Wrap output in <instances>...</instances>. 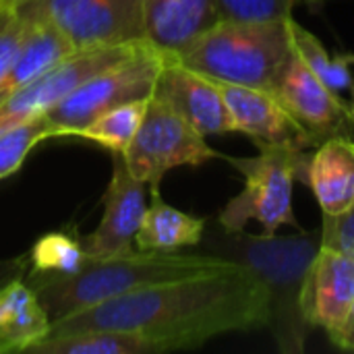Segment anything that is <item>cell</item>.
<instances>
[{"instance_id": "cell-15", "label": "cell", "mask_w": 354, "mask_h": 354, "mask_svg": "<svg viewBox=\"0 0 354 354\" xmlns=\"http://www.w3.org/2000/svg\"><path fill=\"white\" fill-rule=\"evenodd\" d=\"M218 21L214 0H143L145 39L166 54H178Z\"/></svg>"}, {"instance_id": "cell-14", "label": "cell", "mask_w": 354, "mask_h": 354, "mask_svg": "<svg viewBox=\"0 0 354 354\" xmlns=\"http://www.w3.org/2000/svg\"><path fill=\"white\" fill-rule=\"evenodd\" d=\"M354 301V259L319 247L313 257L303 292V309L311 328H324L332 338Z\"/></svg>"}, {"instance_id": "cell-5", "label": "cell", "mask_w": 354, "mask_h": 354, "mask_svg": "<svg viewBox=\"0 0 354 354\" xmlns=\"http://www.w3.org/2000/svg\"><path fill=\"white\" fill-rule=\"evenodd\" d=\"M259 156H222L245 176V189L232 197L216 222L226 230H245L249 222H259L266 234H276L282 226L301 228L295 216V183H305L309 153L292 145L257 143Z\"/></svg>"}, {"instance_id": "cell-28", "label": "cell", "mask_w": 354, "mask_h": 354, "mask_svg": "<svg viewBox=\"0 0 354 354\" xmlns=\"http://www.w3.org/2000/svg\"><path fill=\"white\" fill-rule=\"evenodd\" d=\"M29 272V253L27 255H15L0 259V288L6 286L12 280L25 278Z\"/></svg>"}, {"instance_id": "cell-17", "label": "cell", "mask_w": 354, "mask_h": 354, "mask_svg": "<svg viewBox=\"0 0 354 354\" xmlns=\"http://www.w3.org/2000/svg\"><path fill=\"white\" fill-rule=\"evenodd\" d=\"M50 328L52 319L25 278L0 288V354L27 353Z\"/></svg>"}, {"instance_id": "cell-19", "label": "cell", "mask_w": 354, "mask_h": 354, "mask_svg": "<svg viewBox=\"0 0 354 354\" xmlns=\"http://www.w3.org/2000/svg\"><path fill=\"white\" fill-rule=\"evenodd\" d=\"M75 52V46L54 27L41 23H29L27 33L19 52L15 54L6 77L0 83V102L6 100L10 93L33 81L35 77L44 75L66 56Z\"/></svg>"}, {"instance_id": "cell-29", "label": "cell", "mask_w": 354, "mask_h": 354, "mask_svg": "<svg viewBox=\"0 0 354 354\" xmlns=\"http://www.w3.org/2000/svg\"><path fill=\"white\" fill-rule=\"evenodd\" d=\"M338 348H344V351H353L354 353V301L346 313V319L342 322L340 330L330 338Z\"/></svg>"}, {"instance_id": "cell-25", "label": "cell", "mask_w": 354, "mask_h": 354, "mask_svg": "<svg viewBox=\"0 0 354 354\" xmlns=\"http://www.w3.org/2000/svg\"><path fill=\"white\" fill-rule=\"evenodd\" d=\"M220 21H274L292 17L301 0H214Z\"/></svg>"}, {"instance_id": "cell-7", "label": "cell", "mask_w": 354, "mask_h": 354, "mask_svg": "<svg viewBox=\"0 0 354 354\" xmlns=\"http://www.w3.org/2000/svg\"><path fill=\"white\" fill-rule=\"evenodd\" d=\"M122 158L129 172L153 191L160 189L162 178L170 170L178 166H201L222 158V153L209 147L205 135L164 100L151 95L141 127Z\"/></svg>"}, {"instance_id": "cell-10", "label": "cell", "mask_w": 354, "mask_h": 354, "mask_svg": "<svg viewBox=\"0 0 354 354\" xmlns=\"http://www.w3.org/2000/svg\"><path fill=\"white\" fill-rule=\"evenodd\" d=\"M102 220L83 236V249L91 257L131 253L147 209V185L135 178L120 153H112V176L102 195Z\"/></svg>"}, {"instance_id": "cell-6", "label": "cell", "mask_w": 354, "mask_h": 354, "mask_svg": "<svg viewBox=\"0 0 354 354\" xmlns=\"http://www.w3.org/2000/svg\"><path fill=\"white\" fill-rule=\"evenodd\" d=\"M166 58V52L145 41L133 56L83 81L46 114L56 129V139H71L77 129L110 108L151 97Z\"/></svg>"}, {"instance_id": "cell-3", "label": "cell", "mask_w": 354, "mask_h": 354, "mask_svg": "<svg viewBox=\"0 0 354 354\" xmlns=\"http://www.w3.org/2000/svg\"><path fill=\"white\" fill-rule=\"evenodd\" d=\"M224 261L212 253L178 251H131L112 257H91L68 276H46L27 272L25 282L33 288L50 319H58L104 301L137 292L162 282L195 276Z\"/></svg>"}, {"instance_id": "cell-30", "label": "cell", "mask_w": 354, "mask_h": 354, "mask_svg": "<svg viewBox=\"0 0 354 354\" xmlns=\"http://www.w3.org/2000/svg\"><path fill=\"white\" fill-rule=\"evenodd\" d=\"M23 2H27V0H0V6L15 8V6H19V4H23Z\"/></svg>"}, {"instance_id": "cell-26", "label": "cell", "mask_w": 354, "mask_h": 354, "mask_svg": "<svg viewBox=\"0 0 354 354\" xmlns=\"http://www.w3.org/2000/svg\"><path fill=\"white\" fill-rule=\"evenodd\" d=\"M319 239L322 247L354 259V203L338 214H324Z\"/></svg>"}, {"instance_id": "cell-20", "label": "cell", "mask_w": 354, "mask_h": 354, "mask_svg": "<svg viewBox=\"0 0 354 354\" xmlns=\"http://www.w3.org/2000/svg\"><path fill=\"white\" fill-rule=\"evenodd\" d=\"M29 354H164L166 346L153 338L118 332V330H89L62 336H46L33 344Z\"/></svg>"}, {"instance_id": "cell-24", "label": "cell", "mask_w": 354, "mask_h": 354, "mask_svg": "<svg viewBox=\"0 0 354 354\" xmlns=\"http://www.w3.org/2000/svg\"><path fill=\"white\" fill-rule=\"evenodd\" d=\"M46 139H56V129L46 116L0 133V180L19 172L31 149Z\"/></svg>"}, {"instance_id": "cell-11", "label": "cell", "mask_w": 354, "mask_h": 354, "mask_svg": "<svg viewBox=\"0 0 354 354\" xmlns=\"http://www.w3.org/2000/svg\"><path fill=\"white\" fill-rule=\"evenodd\" d=\"M274 95L319 143L338 135L354 137V120L346 108L295 52Z\"/></svg>"}, {"instance_id": "cell-1", "label": "cell", "mask_w": 354, "mask_h": 354, "mask_svg": "<svg viewBox=\"0 0 354 354\" xmlns=\"http://www.w3.org/2000/svg\"><path fill=\"white\" fill-rule=\"evenodd\" d=\"M270 297L245 266L226 259L203 274L141 288L58 317L48 336L89 330L135 332L168 353L191 351L230 332L268 328Z\"/></svg>"}, {"instance_id": "cell-2", "label": "cell", "mask_w": 354, "mask_h": 354, "mask_svg": "<svg viewBox=\"0 0 354 354\" xmlns=\"http://www.w3.org/2000/svg\"><path fill=\"white\" fill-rule=\"evenodd\" d=\"M205 253L232 259L251 270L268 290L270 322L278 351L284 354L305 353L311 330L303 292L313 257L322 247L319 230H299V234H251L247 230H226L218 222L205 226L201 243Z\"/></svg>"}, {"instance_id": "cell-16", "label": "cell", "mask_w": 354, "mask_h": 354, "mask_svg": "<svg viewBox=\"0 0 354 354\" xmlns=\"http://www.w3.org/2000/svg\"><path fill=\"white\" fill-rule=\"evenodd\" d=\"M305 185L311 187L322 214H338L354 203L353 137H330L309 156Z\"/></svg>"}, {"instance_id": "cell-4", "label": "cell", "mask_w": 354, "mask_h": 354, "mask_svg": "<svg viewBox=\"0 0 354 354\" xmlns=\"http://www.w3.org/2000/svg\"><path fill=\"white\" fill-rule=\"evenodd\" d=\"M288 19L218 21L172 56L214 81L274 93L292 56Z\"/></svg>"}, {"instance_id": "cell-27", "label": "cell", "mask_w": 354, "mask_h": 354, "mask_svg": "<svg viewBox=\"0 0 354 354\" xmlns=\"http://www.w3.org/2000/svg\"><path fill=\"white\" fill-rule=\"evenodd\" d=\"M29 23L8 6H0V83L6 77V71L19 52Z\"/></svg>"}, {"instance_id": "cell-31", "label": "cell", "mask_w": 354, "mask_h": 354, "mask_svg": "<svg viewBox=\"0 0 354 354\" xmlns=\"http://www.w3.org/2000/svg\"><path fill=\"white\" fill-rule=\"evenodd\" d=\"M348 60H351V64H353V62H354V56H348Z\"/></svg>"}, {"instance_id": "cell-13", "label": "cell", "mask_w": 354, "mask_h": 354, "mask_svg": "<svg viewBox=\"0 0 354 354\" xmlns=\"http://www.w3.org/2000/svg\"><path fill=\"white\" fill-rule=\"evenodd\" d=\"M151 95L164 100L205 137L234 131L220 85L185 66L172 54H168Z\"/></svg>"}, {"instance_id": "cell-9", "label": "cell", "mask_w": 354, "mask_h": 354, "mask_svg": "<svg viewBox=\"0 0 354 354\" xmlns=\"http://www.w3.org/2000/svg\"><path fill=\"white\" fill-rule=\"evenodd\" d=\"M145 41L147 39L75 50L62 62H58L56 66L35 77L33 81H29L27 85H23L0 102V133L25 124L33 118L46 116L83 81L133 56Z\"/></svg>"}, {"instance_id": "cell-8", "label": "cell", "mask_w": 354, "mask_h": 354, "mask_svg": "<svg viewBox=\"0 0 354 354\" xmlns=\"http://www.w3.org/2000/svg\"><path fill=\"white\" fill-rule=\"evenodd\" d=\"M15 10L54 27L75 50L145 39L143 0H27Z\"/></svg>"}, {"instance_id": "cell-12", "label": "cell", "mask_w": 354, "mask_h": 354, "mask_svg": "<svg viewBox=\"0 0 354 354\" xmlns=\"http://www.w3.org/2000/svg\"><path fill=\"white\" fill-rule=\"evenodd\" d=\"M216 83L224 95L234 131L251 137L255 145L272 143L292 145L299 149H311L319 145V141L282 106L272 91L222 81Z\"/></svg>"}, {"instance_id": "cell-18", "label": "cell", "mask_w": 354, "mask_h": 354, "mask_svg": "<svg viewBox=\"0 0 354 354\" xmlns=\"http://www.w3.org/2000/svg\"><path fill=\"white\" fill-rule=\"evenodd\" d=\"M149 193L151 199L137 230L135 247L139 251H178L197 247L205 234L207 220L168 205L158 189Z\"/></svg>"}, {"instance_id": "cell-21", "label": "cell", "mask_w": 354, "mask_h": 354, "mask_svg": "<svg viewBox=\"0 0 354 354\" xmlns=\"http://www.w3.org/2000/svg\"><path fill=\"white\" fill-rule=\"evenodd\" d=\"M288 33L292 52L317 75V79L340 100L354 120V79L348 56H332L324 44L292 17L288 19Z\"/></svg>"}, {"instance_id": "cell-23", "label": "cell", "mask_w": 354, "mask_h": 354, "mask_svg": "<svg viewBox=\"0 0 354 354\" xmlns=\"http://www.w3.org/2000/svg\"><path fill=\"white\" fill-rule=\"evenodd\" d=\"M87 251L83 249V236L75 228L54 230L41 234L29 251V272L46 276H68L83 268Z\"/></svg>"}, {"instance_id": "cell-22", "label": "cell", "mask_w": 354, "mask_h": 354, "mask_svg": "<svg viewBox=\"0 0 354 354\" xmlns=\"http://www.w3.org/2000/svg\"><path fill=\"white\" fill-rule=\"evenodd\" d=\"M147 102H149V97L110 108V110L102 112L100 116H95L93 120H89L87 124H83L81 129H77L71 135V139L91 141L112 153L122 156L129 149V145L133 143V139L141 127Z\"/></svg>"}]
</instances>
